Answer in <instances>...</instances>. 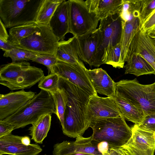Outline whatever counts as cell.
<instances>
[{"mask_svg": "<svg viewBox=\"0 0 155 155\" xmlns=\"http://www.w3.org/2000/svg\"><path fill=\"white\" fill-rule=\"evenodd\" d=\"M137 125L143 130L155 133V114L146 115L142 122Z\"/></svg>", "mask_w": 155, "mask_h": 155, "instance_id": "obj_34", "label": "cell"}, {"mask_svg": "<svg viewBox=\"0 0 155 155\" xmlns=\"http://www.w3.org/2000/svg\"><path fill=\"white\" fill-rule=\"evenodd\" d=\"M69 0H64L57 7L48 23L54 35L60 41H63L69 32Z\"/></svg>", "mask_w": 155, "mask_h": 155, "instance_id": "obj_17", "label": "cell"}, {"mask_svg": "<svg viewBox=\"0 0 155 155\" xmlns=\"http://www.w3.org/2000/svg\"><path fill=\"white\" fill-rule=\"evenodd\" d=\"M155 26V9L140 26V30L143 33Z\"/></svg>", "mask_w": 155, "mask_h": 155, "instance_id": "obj_35", "label": "cell"}, {"mask_svg": "<svg viewBox=\"0 0 155 155\" xmlns=\"http://www.w3.org/2000/svg\"><path fill=\"white\" fill-rule=\"evenodd\" d=\"M14 130L13 124L4 120H0V137L10 134Z\"/></svg>", "mask_w": 155, "mask_h": 155, "instance_id": "obj_36", "label": "cell"}, {"mask_svg": "<svg viewBox=\"0 0 155 155\" xmlns=\"http://www.w3.org/2000/svg\"><path fill=\"white\" fill-rule=\"evenodd\" d=\"M88 77L97 93L114 98L115 82L106 71L102 68L86 70Z\"/></svg>", "mask_w": 155, "mask_h": 155, "instance_id": "obj_18", "label": "cell"}, {"mask_svg": "<svg viewBox=\"0 0 155 155\" xmlns=\"http://www.w3.org/2000/svg\"><path fill=\"white\" fill-rule=\"evenodd\" d=\"M98 28L101 33V39L96 58V67L103 63L102 58L105 49L109 46L120 43L122 26L119 14L111 15L100 20Z\"/></svg>", "mask_w": 155, "mask_h": 155, "instance_id": "obj_9", "label": "cell"}, {"mask_svg": "<svg viewBox=\"0 0 155 155\" xmlns=\"http://www.w3.org/2000/svg\"><path fill=\"white\" fill-rule=\"evenodd\" d=\"M30 139L28 136H22L21 142L24 144L28 145L30 144Z\"/></svg>", "mask_w": 155, "mask_h": 155, "instance_id": "obj_42", "label": "cell"}, {"mask_svg": "<svg viewBox=\"0 0 155 155\" xmlns=\"http://www.w3.org/2000/svg\"><path fill=\"white\" fill-rule=\"evenodd\" d=\"M39 25V30L22 39L15 46L37 54L55 55L59 40L48 25Z\"/></svg>", "mask_w": 155, "mask_h": 155, "instance_id": "obj_8", "label": "cell"}, {"mask_svg": "<svg viewBox=\"0 0 155 155\" xmlns=\"http://www.w3.org/2000/svg\"><path fill=\"white\" fill-rule=\"evenodd\" d=\"M97 147L99 152L103 155L108 151L109 146L107 142L103 141L98 143Z\"/></svg>", "mask_w": 155, "mask_h": 155, "instance_id": "obj_40", "label": "cell"}, {"mask_svg": "<svg viewBox=\"0 0 155 155\" xmlns=\"http://www.w3.org/2000/svg\"><path fill=\"white\" fill-rule=\"evenodd\" d=\"M68 155H95L94 154L82 153H71Z\"/></svg>", "mask_w": 155, "mask_h": 155, "instance_id": "obj_43", "label": "cell"}, {"mask_svg": "<svg viewBox=\"0 0 155 155\" xmlns=\"http://www.w3.org/2000/svg\"><path fill=\"white\" fill-rule=\"evenodd\" d=\"M116 91L140 107L145 116L155 114V82L149 84L140 83L136 78L116 82Z\"/></svg>", "mask_w": 155, "mask_h": 155, "instance_id": "obj_6", "label": "cell"}, {"mask_svg": "<svg viewBox=\"0 0 155 155\" xmlns=\"http://www.w3.org/2000/svg\"><path fill=\"white\" fill-rule=\"evenodd\" d=\"M45 76L44 71L26 61L12 62L0 69V84L11 91L29 88Z\"/></svg>", "mask_w": 155, "mask_h": 155, "instance_id": "obj_2", "label": "cell"}, {"mask_svg": "<svg viewBox=\"0 0 155 155\" xmlns=\"http://www.w3.org/2000/svg\"><path fill=\"white\" fill-rule=\"evenodd\" d=\"M131 128L130 139L122 146L127 155H153L155 133L140 129L135 124Z\"/></svg>", "mask_w": 155, "mask_h": 155, "instance_id": "obj_12", "label": "cell"}, {"mask_svg": "<svg viewBox=\"0 0 155 155\" xmlns=\"http://www.w3.org/2000/svg\"><path fill=\"white\" fill-rule=\"evenodd\" d=\"M83 63L72 64L58 61L50 73H54L59 77L66 79L78 86L91 97L97 95L86 72Z\"/></svg>", "mask_w": 155, "mask_h": 155, "instance_id": "obj_10", "label": "cell"}, {"mask_svg": "<svg viewBox=\"0 0 155 155\" xmlns=\"http://www.w3.org/2000/svg\"><path fill=\"white\" fill-rule=\"evenodd\" d=\"M114 98L121 115L137 125L145 116L142 109L116 91Z\"/></svg>", "mask_w": 155, "mask_h": 155, "instance_id": "obj_19", "label": "cell"}, {"mask_svg": "<svg viewBox=\"0 0 155 155\" xmlns=\"http://www.w3.org/2000/svg\"><path fill=\"white\" fill-rule=\"evenodd\" d=\"M31 91L21 90L0 94V120L16 112L36 95Z\"/></svg>", "mask_w": 155, "mask_h": 155, "instance_id": "obj_13", "label": "cell"}, {"mask_svg": "<svg viewBox=\"0 0 155 155\" xmlns=\"http://www.w3.org/2000/svg\"><path fill=\"white\" fill-rule=\"evenodd\" d=\"M52 114L45 115L32 124L28 130L31 139L36 143L42 144L50 129Z\"/></svg>", "mask_w": 155, "mask_h": 155, "instance_id": "obj_24", "label": "cell"}, {"mask_svg": "<svg viewBox=\"0 0 155 155\" xmlns=\"http://www.w3.org/2000/svg\"><path fill=\"white\" fill-rule=\"evenodd\" d=\"M122 26L133 17L139 18V0H124V3L119 14Z\"/></svg>", "mask_w": 155, "mask_h": 155, "instance_id": "obj_29", "label": "cell"}, {"mask_svg": "<svg viewBox=\"0 0 155 155\" xmlns=\"http://www.w3.org/2000/svg\"><path fill=\"white\" fill-rule=\"evenodd\" d=\"M102 62L103 64L111 65L115 68H123L124 67V64L121 59L120 43L114 46H108L105 49Z\"/></svg>", "mask_w": 155, "mask_h": 155, "instance_id": "obj_26", "label": "cell"}, {"mask_svg": "<svg viewBox=\"0 0 155 155\" xmlns=\"http://www.w3.org/2000/svg\"><path fill=\"white\" fill-rule=\"evenodd\" d=\"M79 57L91 66L96 67V58L101 39L98 28L83 35L77 37Z\"/></svg>", "mask_w": 155, "mask_h": 155, "instance_id": "obj_16", "label": "cell"}, {"mask_svg": "<svg viewBox=\"0 0 155 155\" xmlns=\"http://www.w3.org/2000/svg\"><path fill=\"white\" fill-rule=\"evenodd\" d=\"M58 86L64 90L68 97L63 133L74 138L82 136L89 127L86 120V113L91 96L68 81L59 77Z\"/></svg>", "mask_w": 155, "mask_h": 155, "instance_id": "obj_1", "label": "cell"}, {"mask_svg": "<svg viewBox=\"0 0 155 155\" xmlns=\"http://www.w3.org/2000/svg\"><path fill=\"white\" fill-rule=\"evenodd\" d=\"M15 48V46L11 44L8 41L6 42L0 39V48L3 51L6 52Z\"/></svg>", "mask_w": 155, "mask_h": 155, "instance_id": "obj_39", "label": "cell"}, {"mask_svg": "<svg viewBox=\"0 0 155 155\" xmlns=\"http://www.w3.org/2000/svg\"><path fill=\"white\" fill-rule=\"evenodd\" d=\"M139 4L138 18L141 25L155 9V0H140Z\"/></svg>", "mask_w": 155, "mask_h": 155, "instance_id": "obj_32", "label": "cell"}, {"mask_svg": "<svg viewBox=\"0 0 155 155\" xmlns=\"http://www.w3.org/2000/svg\"><path fill=\"white\" fill-rule=\"evenodd\" d=\"M121 116L114 98L103 97L97 95L90 97L86 113V120L89 127L99 120Z\"/></svg>", "mask_w": 155, "mask_h": 155, "instance_id": "obj_11", "label": "cell"}, {"mask_svg": "<svg viewBox=\"0 0 155 155\" xmlns=\"http://www.w3.org/2000/svg\"><path fill=\"white\" fill-rule=\"evenodd\" d=\"M48 114H56L54 100L49 92L41 90L16 112L4 120L13 124L16 129L32 124Z\"/></svg>", "mask_w": 155, "mask_h": 155, "instance_id": "obj_3", "label": "cell"}, {"mask_svg": "<svg viewBox=\"0 0 155 155\" xmlns=\"http://www.w3.org/2000/svg\"><path fill=\"white\" fill-rule=\"evenodd\" d=\"M140 26L139 18L133 17L122 26L120 44L121 59L124 64L126 61L131 43L140 30Z\"/></svg>", "mask_w": 155, "mask_h": 155, "instance_id": "obj_22", "label": "cell"}, {"mask_svg": "<svg viewBox=\"0 0 155 155\" xmlns=\"http://www.w3.org/2000/svg\"><path fill=\"white\" fill-rule=\"evenodd\" d=\"M93 130L92 141L98 144L107 142L109 147L122 146L130 139L132 130L122 116L99 120L90 126Z\"/></svg>", "mask_w": 155, "mask_h": 155, "instance_id": "obj_5", "label": "cell"}, {"mask_svg": "<svg viewBox=\"0 0 155 155\" xmlns=\"http://www.w3.org/2000/svg\"><path fill=\"white\" fill-rule=\"evenodd\" d=\"M64 0H44L38 13L36 23L48 25L49 21L59 5Z\"/></svg>", "mask_w": 155, "mask_h": 155, "instance_id": "obj_27", "label": "cell"}, {"mask_svg": "<svg viewBox=\"0 0 155 155\" xmlns=\"http://www.w3.org/2000/svg\"><path fill=\"white\" fill-rule=\"evenodd\" d=\"M22 137L12 133L0 137V155H37L42 151V149L38 144H24Z\"/></svg>", "mask_w": 155, "mask_h": 155, "instance_id": "obj_15", "label": "cell"}, {"mask_svg": "<svg viewBox=\"0 0 155 155\" xmlns=\"http://www.w3.org/2000/svg\"><path fill=\"white\" fill-rule=\"evenodd\" d=\"M59 76L54 73H50L44 76L39 82L38 86L41 89L52 93L58 89Z\"/></svg>", "mask_w": 155, "mask_h": 155, "instance_id": "obj_31", "label": "cell"}, {"mask_svg": "<svg viewBox=\"0 0 155 155\" xmlns=\"http://www.w3.org/2000/svg\"><path fill=\"white\" fill-rule=\"evenodd\" d=\"M102 155H127L122 146L109 147L108 151Z\"/></svg>", "mask_w": 155, "mask_h": 155, "instance_id": "obj_37", "label": "cell"}, {"mask_svg": "<svg viewBox=\"0 0 155 155\" xmlns=\"http://www.w3.org/2000/svg\"><path fill=\"white\" fill-rule=\"evenodd\" d=\"M124 66L125 74H131L137 77L143 75L155 74V71L143 57L135 54L129 52Z\"/></svg>", "mask_w": 155, "mask_h": 155, "instance_id": "obj_23", "label": "cell"}, {"mask_svg": "<svg viewBox=\"0 0 155 155\" xmlns=\"http://www.w3.org/2000/svg\"><path fill=\"white\" fill-rule=\"evenodd\" d=\"M44 1L0 0V19L6 28L36 23L38 13Z\"/></svg>", "mask_w": 155, "mask_h": 155, "instance_id": "obj_4", "label": "cell"}, {"mask_svg": "<svg viewBox=\"0 0 155 155\" xmlns=\"http://www.w3.org/2000/svg\"><path fill=\"white\" fill-rule=\"evenodd\" d=\"M91 9L94 12L100 20L119 14L124 0H87Z\"/></svg>", "mask_w": 155, "mask_h": 155, "instance_id": "obj_21", "label": "cell"}, {"mask_svg": "<svg viewBox=\"0 0 155 155\" xmlns=\"http://www.w3.org/2000/svg\"><path fill=\"white\" fill-rule=\"evenodd\" d=\"M97 145L92 141V136L88 137L79 136L74 141H64L54 144L53 155H68L76 153L102 155L98 150Z\"/></svg>", "mask_w": 155, "mask_h": 155, "instance_id": "obj_14", "label": "cell"}, {"mask_svg": "<svg viewBox=\"0 0 155 155\" xmlns=\"http://www.w3.org/2000/svg\"><path fill=\"white\" fill-rule=\"evenodd\" d=\"M0 19V39L7 42L8 40L9 34H8L5 25Z\"/></svg>", "mask_w": 155, "mask_h": 155, "instance_id": "obj_38", "label": "cell"}, {"mask_svg": "<svg viewBox=\"0 0 155 155\" xmlns=\"http://www.w3.org/2000/svg\"><path fill=\"white\" fill-rule=\"evenodd\" d=\"M31 61L43 64L46 67L49 74L50 73L53 66L58 61L55 55L48 54H38Z\"/></svg>", "mask_w": 155, "mask_h": 155, "instance_id": "obj_33", "label": "cell"}, {"mask_svg": "<svg viewBox=\"0 0 155 155\" xmlns=\"http://www.w3.org/2000/svg\"><path fill=\"white\" fill-rule=\"evenodd\" d=\"M38 54L28 50L16 48L5 52L3 56L10 58L12 62H19L21 61H31Z\"/></svg>", "mask_w": 155, "mask_h": 155, "instance_id": "obj_30", "label": "cell"}, {"mask_svg": "<svg viewBox=\"0 0 155 155\" xmlns=\"http://www.w3.org/2000/svg\"><path fill=\"white\" fill-rule=\"evenodd\" d=\"M55 56L60 61L72 64L83 63L79 58L78 43L75 36L66 41H59Z\"/></svg>", "mask_w": 155, "mask_h": 155, "instance_id": "obj_20", "label": "cell"}, {"mask_svg": "<svg viewBox=\"0 0 155 155\" xmlns=\"http://www.w3.org/2000/svg\"><path fill=\"white\" fill-rule=\"evenodd\" d=\"M146 33L151 38L155 39V26L149 30Z\"/></svg>", "mask_w": 155, "mask_h": 155, "instance_id": "obj_41", "label": "cell"}, {"mask_svg": "<svg viewBox=\"0 0 155 155\" xmlns=\"http://www.w3.org/2000/svg\"><path fill=\"white\" fill-rule=\"evenodd\" d=\"M51 94L54 100L56 114L63 127L64 125V112L68 102L67 95L64 90L59 86L58 89L56 92Z\"/></svg>", "mask_w": 155, "mask_h": 155, "instance_id": "obj_28", "label": "cell"}, {"mask_svg": "<svg viewBox=\"0 0 155 155\" xmlns=\"http://www.w3.org/2000/svg\"><path fill=\"white\" fill-rule=\"evenodd\" d=\"M39 30V25L36 23L13 27L9 30L8 41L15 46L18 45L22 39Z\"/></svg>", "mask_w": 155, "mask_h": 155, "instance_id": "obj_25", "label": "cell"}, {"mask_svg": "<svg viewBox=\"0 0 155 155\" xmlns=\"http://www.w3.org/2000/svg\"><path fill=\"white\" fill-rule=\"evenodd\" d=\"M69 32L76 37L97 29L100 20L87 1L69 0Z\"/></svg>", "mask_w": 155, "mask_h": 155, "instance_id": "obj_7", "label": "cell"}]
</instances>
